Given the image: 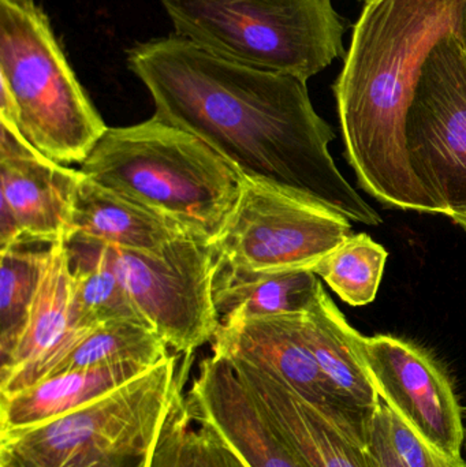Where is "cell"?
I'll return each instance as SVG.
<instances>
[{"label": "cell", "mask_w": 466, "mask_h": 467, "mask_svg": "<svg viewBox=\"0 0 466 467\" xmlns=\"http://www.w3.org/2000/svg\"><path fill=\"white\" fill-rule=\"evenodd\" d=\"M93 329L79 326L74 312L66 244H52L26 327L13 353L0 362V395L14 394L48 378Z\"/></svg>", "instance_id": "cell-14"}, {"label": "cell", "mask_w": 466, "mask_h": 467, "mask_svg": "<svg viewBox=\"0 0 466 467\" xmlns=\"http://www.w3.org/2000/svg\"><path fill=\"white\" fill-rule=\"evenodd\" d=\"M51 244L0 250V362L8 358L26 327Z\"/></svg>", "instance_id": "cell-23"}, {"label": "cell", "mask_w": 466, "mask_h": 467, "mask_svg": "<svg viewBox=\"0 0 466 467\" xmlns=\"http://www.w3.org/2000/svg\"><path fill=\"white\" fill-rule=\"evenodd\" d=\"M73 230V235L136 252H159L175 239L193 235L177 222L104 188L85 175L77 189Z\"/></svg>", "instance_id": "cell-16"}, {"label": "cell", "mask_w": 466, "mask_h": 467, "mask_svg": "<svg viewBox=\"0 0 466 467\" xmlns=\"http://www.w3.org/2000/svg\"><path fill=\"white\" fill-rule=\"evenodd\" d=\"M464 446H465V450H466V425H465V443H464Z\"/></svg>", "instance_id": "cell-29"}, {"label": "cell", "mask_w": 466, "mask_h": 467, "mask_svg": "<svg viewBox=\"0 0 466 467\" xmlns=\"http://www.w3.org/2000/svg\"><path fill=\"white\" fill-rule=\"evenodd\" d=\"M170 356L71 413L0 433V467H153L175 389L192 356Z\"/></svg>", "instance_id": "cell-4"}, {"label": "cell", "mask_w": 466, "mask_h": 467, "mask_svg": "<svg viewBox=\"0 0 466 467\" xmlns=\"http://www.w3.org/2000/svg\"><path fill=\"white\" fill-rule=\"evenodd\" d=\"M301 328L306 348L337 391L350 405L374 417L380 400L356 346L360 332L347 323L323 285L303 315Z\"/></svg>", "instance_id": "cell-19"}, {"label": "cell", "mask_w": 466, "mask_h": 467, "mask_svg": "<svg viewBox=\"0 0 466 467\" xmlns=\"http://www.w3.org/2000/svg\"><path fill=\"white\" fill-rule=\"evenodd\" d=\"M357 2H363L364 5H368V3L375 2V0H357Z\"/></svg>", "instance_id": "cell-28"}, {"label": "cell", "mask_w": 466, "mask_h": 467, "mask_svg": "<svg viewBox=\"0 0 466 467\" xmlns=\"http://www.w3.org/2000/svg\"><path fill=\"white\" fill-rule=\"evenodd\" d=\"M175 35L223 57L308 82L345 57L333 0H161Z\"/></svg>", "instance_id": "cell-6"}, {"label": "cell", "mask_w": 466, "mask_h": 467, "mask_svg": "<svg viewBox=\"0 0 466 467\" xmlns=\"http://www.w3.org/2000/svg\"><path fill=\"white\" fill-rule=\"evenodd\" d=\"M322 285L314 269L249 274L215 263L212 296L219 326L271 316L305 315Z\"/></svg>", "instance_id": "cell-18"}, {"label": "cell", "mask_w": 466, "mask_h": 467, "mask_svg": "<svg viewBox=\"0 0 466 467\" xmlns=\"http://www.w3.org/2000/svg\"><path fill=\"white\" fill-rule=\"evenodd\" d=\"M388 253L366 233L350 235L314 266V272L350 306L377 298Z\"/></svg>", "instance_id": "cell-24"}, {"label": "cell", "mask_w": 466, "mask_h": 467, "mask_svg": "<svg viewBox=\"0 0 466 467\" xmlns=\"http://www.w3.org/2000/svg\"><path fill=\"white\" fill-rule=\"evenodd\" d=\"M150 369L119 364L68 370L14 394L0 395V433L46 424L115 391Z\"/></svg>", "instance_id": "cell-17"}, {"label": "cell", "mask_w": 466, "mask_h": 467, "mask_svg": "<svg viewBox=\"0 0 466 467\" xmlns=\"http://www.w3.org/2000/svg\"><path fill=\"white\" fill-rule=\"evenodd\" d=\"M356 346L379 400L427 443L462 457L464 410L442 365L420 346L391 335L358 334Z\"/></svg>", "instance_id": "cell-10"}, {"label": "cell", "mask_w": 466, "mask_h": 467, "mask_svg": "<svg viewBox=\"0 0 466 467\" xmlns=\"http://www.w3.org/2000/svg\"><path fill=\"white\" fill-rule=\"evenodd\" d=\"M350 223L309 197L243 177L237 204L212 242L215 263L249 274L314 269L352 235Z\"/></svg>", "instance_id": "cell-7"}, {"label": "cell", "mask_w": 466, "mask_h": 467, "mask_svg": "<svg viewBox=\"0 0 466 467\" xmlns=\"http://www.w3.org/2000/svg\"><path fill=\"white\" fill-rule=\"evenodd\" d=\"M408 161L440 215L466 232V55L459 33L435 46L405 123Z\"/></svg>", "instance_id": "cell-8"}, {"label": "cell", "mask_w": 466, "mask_h": 467, "mask_svg": "<svg viewBox=\"0 0 466 467\" xmlns=\"http://www.w3.org/2000/svg\"><path fill=\"white\" fill-rule=\"evenodd\" d=\"M126 63L150 92L156 118L199 137L243 177L303 194L353 223H382L337 167L328 150L336 134L304 79L178 35L134 44Z\"/></svg>", "instance_id": "cell-1"}, {"label": "cell", "mask_w": 466, "mask_h": 467, "mask_svg": "<svg viewBox=\"0 0 466 467\" xmlns=\"http://www.w3.org/2000/svg\"><path fill=\"white\" fill-rule=\"evenodd\" d=\"M186 378L172 397L153 467H248L213 428L192 416L183 392Z\"/></svg>", "instance_id": "cell-22"}, {"label": "cell", "mask_w": 466, "mask_h": 467, "mask_svg": "<svg viewBox=\"0 0 466 467\" xmlns=\"http://www.w3.org/2000/svg\"><path fill=\"white\" fill-rule=\"evenodd\" d=\"M366 454L369 467H405L388 441L379 408L372 421L371 435L366 446Z\"/></svg>", "instance_id": "cell-26"}, {"label": "cell", "mask_w": 466, "mask_h": 467, "mask_svg": "<svg viewBox=\"0 0 466 467\" xmlns=\"http://www.w3.org/2000/svg\"><path fill=\"white\" fill-rule=\"evenodd\" d=\"M379 410L385 421L388 441L405 467H466L464 458L443 454L427 443L382 400Z\"/></svg>", "instance_id": "cell-25"}, {"label": "cell", "mask_w": 466, "mask_h": 467, "mask_svg": "<svg viewBox=\"0 0 466 467\" xmlns=\"http://www.w3.org/2000/svg\"><path fill=\"white\" fill-rule=\"evenodd\" d=\"M79 171L211 242L232 215L243 182L210 145L155 115L107 129Z\"/></svg>", "instance_id": "cell-3"}, {"label": "cell", "mask_w": 466, "mask_h": 467, "mask_svg": "<svg viewBox=\"0 0 466 467\" xmlns=\"http://www.w3.org/2000/svg\"><path fill=\"white\" fill-rule=\"evenodd\" d=\"M303 315L271 316L219 326L212 354L254 365L287 384L366 449L374 417L350 405L315 361L303 337Z\"/></svg>", "instance_id": "cell-12"}, {"label": "cell", "mask_w": 466, "mask_h": 467, "mask_svg": "<svg viewBox=\"0 0 466 467\" xmlns=\"http://www.w3.org/2000/svg\"><path fill=\"white\" fill-rule=\"evenodd\" d=\"M169 348L163 337L144 321L130 318L107 321L79 340L48 378L68 370L109 365L137 364L153 368L169 358Z\"/></svg>", "instance_id": "cell-21"}, {"label": "cell", "mask_w": 466, "mask_h": 467, "mask_svg": "<svg viewBox=\"0 0 466 467\" xmlns=\"http://www.w3.org/2000/svg\"><path fill=\"white\" fill-rule=\"evenodd\" d=\"M65 244L79 326L93 329L107 321L125 318L147 323L115 272L107 244L79 235L71 236Z\"/></svg>", "instance_id": "cell-20"}, {"label": "cell", "mask_w": 466, "mask_h": 467, "mask_svg": "<svg viewBox=\"0 0 466 467\" xmlns=\"http://www.w3.org/2000/svg\"><path fill=\"white\" fill-rule=\"evenodd\" d=\"M107 247L140 316L175 354L192 356L212 342L219 328L212 296V242L186 235L159 252Z\"/></svg>", "instance_id": "cell-9"}, {"label": "cell", "mask_w": 466, "mask_h": 467, "mask_svg": "<svg viewBox=\"0 0 466 467\" xmlns=\"http://www.w3.org/2000/svg\"><path fill=\"white\" fill-rule=\"evenodd\" d=\"M459 37L466 55V2L462 10L461 22H460Z\"/></svg>", "instance_id": "cell-27"}, {"label": "cell", "mask_w": 466, "mask_h": 467, "mask_svg": "<svg viewBox=\"0 0 466 467\" xmlns=\"http://www.w3.org/2000/svg\"><path fill=\"white\" fill-rule=\"evenodd\" d=\"M186 402L194 420L213 428L248 467H308L223 357L202 359Z\"/></svg>", "instance_id": "cell-13"}, {"label": "cell", "mask_w": 466, "mask_h": 467, "mask_svg": "<svg viewBox=\"0 0 466 467\" xmlns=\"http://www.w3.org/2000/svg\"><path fill=\"white\" fill-rule=\"evenodd\" d=\"M0 81L19 134L55 163L81 164L109 129L36 0H0Z\"/></svg>", "instance_id": "cell-5"}, {"label": "cell", "mask_w": 466, "mask_h": 467, "mask_svg": "<svg viewBox=\"0 0 466 467\" xmlns=\"http://www.w3.org/2000/svg\"><path fill=\"white\" fill-rule=\"evenodd\" d=\"M466 0H375L353 25L334 84L345 152L385 207L440 215L408 161L405 123L430 54L459 33Z\"/></svg>", "instance_id": "cell-2"}, {"label": "cell", "mask_w": 466, "mask_h": 467, "mask_svg": "<svg viewBox=\"0 0 466 467\" xmlns=\"http://www.w3.org/2000/svg\"><path fill=\"white\" fill-rule=\"evenodd\" d=\"M226 359L256 398L276 432L306 466L369 467L366 449L347 438L295 389L254 365Z\"/></svg>", "instance_id": "cell-15"}, {"label": "cell", "mask_w": 466, "mask_h": 467, "mask_svg": "<svg viewBox=\"0 0 466 467\" xmlns=\"http://www.w3.org/2000/svg\"><path fill=\"white\" fill-rule=\"evenodd\" d=\"M82 177L38 153L16 126L0 120V250L70 239Z\"/></svg>", "instance_id": "cell-11"}]
</instances>
